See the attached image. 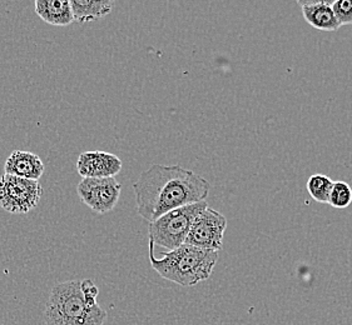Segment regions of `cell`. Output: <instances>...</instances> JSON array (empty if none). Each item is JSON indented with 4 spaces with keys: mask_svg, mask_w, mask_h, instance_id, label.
<instances>
[{
    "mask_svg": "<svg viewBox=\"0 0 352 325\" xmlns=\"http://www.w3.org/2000/svg\"><path fill=\"white\" fill-rule=\"evenodd\" d=\"M207 208L208 203L204 200L166 213L158 219L149 223V241L168 252L184 245L193 221Z\"/></svg>",
    "mask_w": 352,
    "mask_h": 325,
    "instance_id": "obj_4",
    "label": "cell"
},
{
    "mask_svg": "<svg viewBox=\"0 0 352 325\" xmlns=\"http://www.w3.org/2000/svg\"><path fill=\"white\" fill-rule=\"evenodd\" d=\"M133 191L137 213L152 223L173 209L204 202L211 184L179 165L153 164L134 182Z\"/></svg>",
    "mask_w": 352,
    "mask_h": 325,
    "instance_id": "obj_1",
    "label": "cell"
},
{
    "mask_svg": "<svg viewBox=\"0 0 352 325\" xmlns=\"http://www.w3.org/2000/svg\"><path fill=\"white\" fill-rule=\"evenodd\" d=\"M73 19L80 24L88 21H97L106 15L111 14L114 7V1L104 0H71Z\"/></svg>",
    "mask_w": 352,
    "mask_h": 325,
    "instance_id": "obj_12",
    "label": "cell"
},
{
    "mask_svg": "<svg viewBox=\"0 0 352 325\" xmlns=\"http://www.w3.org/2000/svg\"><path fill=\"white\" fill-rule=\"evenodd\" d=\"M219 261V253L184 244L172 252L163 253V258L155 256V244L149 241V262L152 268L169 282L195 287L211 276Z\"/></svg>",
    "mask_w": 352,
    "mask_h": 325,
    "instance_id": "obj_3",
    "label": "cell"
},
{
    "mask_svg": "<svg viewBox=\"0 0 352 325\" xmlns=\"http://www.w3.org/2000/svg\"><path fill=\"white\" fill-rule=\"evenodd\" d=\"M333 14L336 16L340 25L352 24V0H336L331 4Z\"/></svg>",
    "mask_w": 352,
    "mask_h": 325,
    "instance_id": "obj_15",
    "label": "cell"
},
{
    "mask_svg": "<svg viewBox=\"0 0 352 325\" xmlns=\"http://www.w3.org/2000/svg\"><path fill=\"white\" fill-rule=\"evenodd\" d=\"M226 229L225 215L208 206L193 221L184 244L219 253L223 247Z\"/></svg>",
    "mask_w": 352,
    "mask_h": 325,
    "instance_id": "obj_6",
    "label": "cell"
},
{
    "mask_svg": "<svg viewBox=\"0 0 352 325\" xmlns=\"http://www.w3.org/2000/svg\"><path fill=\"white\" fill-rule=\"evenodd\" d=\"M332 184L333 182L330 178L326 177L324 174H315L311 176L307 180V191L311 198L316 200L317 203L327 204Z\"/></svg>",
    "mask_w": 352,
    "mask_h": 325,
    "instance_id": "obj_13",
    "label": "cell"
},
{
    "mask_svg": "<svg viewBox=\"0 0 352 325\" xmlns=\"http://www.w3.org/2000/svg\"><path fill=\"white\" fill-rule=\"evenodd\" d=\"M98 287L89 279L56 284L45 304L47 325H104L107 311L97 302Z\"/></svg>",
    "mask_w": 352,
    "mask_h": 325,
    "instance_id": "obj_2",
    "label": "cell"
},
{
    "mask_svg": "<svg viewBox=\"0 0 352 325\" xmlns=\"http://www.w3.org/2000/svg\"><path fill=\"white\" fill-rule=\"evenodd\" d=\"M352 203L351 186L346 182H333L327 204L336 209H345Z\"/></svg>",
    "mask_w": 352,
    "mask_h": 325,
    "instance_id": "obj_14",
    "label": "cell"
},
{
    "mask_svg": "<svg viewBox=\"0 0 352 325\" xmlns=\"http://www.w3.org/2000/svg\"><path fill=\"white\" fill-rule=\"evenodd\" d=\"M120 169L122 160L118 156L100 150L85 152L77 160L78 174L83 178H114Z\"/></svg>",
    "mask_w": 352,
    "mask_h": 325,
    "instance_id": "obj_8",
    "label": "cell"
},
{
    "mask_svg": "<svg viewBox=\"0 0 352 325\" xmlns=\"http://www.w3.org/2000/svg\"><path fill=\"white\" fill-rule=\"evenodd\" d=\"M43 186L36 180L4 174L0 178V206L12 214H25L39 204Z\"/></svg>",
    "mask_w": 352,
    "mask_h": 325,
    "instance_id": "obj_5",
    "label": "cell"
},
{
    "mask_svg": "<svg viewBox=\"0 0 352 325\" xmlns=\"http://www.w3.org/2000/svg\"><path fill=\"white\" fill-rule=\"evenodd\" d=\"M297 4L301 8L305 21L317 30L336 32L341 28L330 1H297Z\"/></svg>",
    "mask_w": 352,
    "mask_h": 325,
    "instance_id": "obj_10",
    "label": "cell"
},
{
    "mask_svg": "<svg viewBox=\"0 0 352 325\" xmlns=\"http://www.w3.org/2000/svg\"><path fill=\"white\" fill-rule=\"evenodd\" d=\"M120 191L122 185L116 178H83L77 185L80 202L98 214L112 212L120 200Z\"/></svg>",
    "mask_w": 352,
    "mask_h": 325,
    "instance_id": "obj_7",
    "label": "cell"
},
{
    "mask_svg": "<svg viewBox=\"0 0 352 325\" xmlns=\"http://www.w3.org/2000/svg\"><path fill=\"white\" fill-rule=\"evenodd\" d=\"M4 170L8 176L38 182L45 168L41 156L27 150H14L4 164Z\"/></svg>",
    "mask_w": 352,
    "mask_h": 325,
    "instance_id": "obj_9",
    "label": "cell"
},
{
    "mask_svg": "<svg viewBox=\"0 0 352 325\" xmlns=\"http://www.w3.org/2000/svg\"><path fill=\"white\" fill-rule=\"evenodd\" d=\"M34 8L36 15L50 25L67 27L74 21L71 0H36Z\"/></svg>",
    "mask_w": 352,
    "mask_h": 325,
    "instance_id": "obj_11",
    "label": "cell"
}]
</instances>
